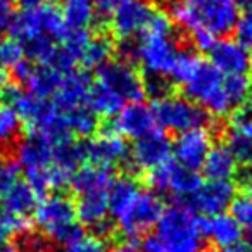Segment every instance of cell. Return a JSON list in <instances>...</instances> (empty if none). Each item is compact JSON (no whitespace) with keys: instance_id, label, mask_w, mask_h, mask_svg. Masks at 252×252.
I'll return each mask as SVG.
<instances>
[{"instance_id":"b9f144b4","label":"cell","mask_w":252,"mask_h":252,"mask_svg":"<svg viewBox=\"0 0 252 252\" xmlns=\"http://www.w3.org/2000/svg\"><path fill=\"white\" fill-rule=\"evenodd\" d=\"M0 220H2L9 235H25L28 231H32L30 230L32 228V220L26 216H7V214H2Z\"/></svg>"},{"instance_id":"ab89813d","label":"cell","mask_w":252,"mask_h":252,"mask_svg":"<svg viewBox=\"0 0 252 252\" xmlns=\"http://www.w3.org/2000/svg\"><path fill=\"white\" fill-rule=\"evenodd\" d=\"M19 171H21V168L14 159L0 156V195L18 182Z\"/></svg>"},{"instance_id":"db71d44e","label":"cell","mask_w":252,"mask_h":252,"mask_svg":"<svg viewBox=\"0 0 252 252\" xmlns=\"http://www.w3.org/2000/svg\"><path fill=\"white\" fill-rule=\"evenodd\" d=\"M244 185H245V190H247L249 195H252V171L247 173V176L244 178Z\"/></svg>"},{"instance_id":"681fc988","label":"cell","mask_w":252,"mask_h":252,"mask_svg":"<svg viewBox=\"0 0 252 252\" xmlns=\"http://www.w3.org/2000/svg\"><path fill=\"white\" fill-rule=\"evenodd\" d=\"M50 4V0H21L23 9H32V7H40V5Z\"/></svg>"},{"instance_id":"7bdbcfd3","label":"cell","mask_w":252,"mask_h":252,"mask_svg":"<svg viewBox=\"0 0 252 252\" xmlns=\"http://www.w3.org/2000/svg\"><path fill=\"white\" fill-rule=\"evenodd\" d=\"M16 16V5L12 0H0V33L9 30Z\"/></svg>"},{"instance_id":"5bb4252c","label":"cell","mask_w":252,"mask_h":252,"mask_svg":"<svg viewBox=\"0 0 252 252\" xmlns=\"http://www.w3.org/2000/svg\"><path fill=\"white\" fill-rule=\"evenodd\" d=\"M211 147H213V133L207 130L206 126L183 131L173 144L175 162H178L183 168L197 171V169L202 168Z\"/></svg>"},{"instance_id":"44dd1931","label":"cell","mask_w":252,"mask_h":252,"mask_svg":"<svg viewBox=\"0 0 252 252\" xmlns=\"http://www.w3.org/2000/svg\"><path fill=\"white\" fill-rule=\"evenodd\" d=\"M202 231L204 237L211 242L213 245L220 249H228L231 245H235L237 242H240L242 238V228L237 221L233 220L231 214L221 213L209 216L206 220H202Z\"/></svg>"},{"instance_id":"8992f818","label":"cell","mask_w":252,"mask_h":252,"mask_svg":"<svg viewBox=\"0 0 252 252\" xmlns=\"http://www.w3.org/2000/svg\"><path fill=\"white\" fill-rule=\"evenodd\" d=\"M66 32L67 28L61 18L59 9L52 4L16 12L14 21L9 26L11 38L21 45L35 42L38 38H52L54 42L59 43Z\"/></svg>"},{"instance_id":"6da1fadb","label":"cell","mask_w":252,"mask_h":252,"mask_svg":"<svg viewBox=\"0 0 252 252\" xmlns=\"http://www.w3.org/2000/svg\"><path fill=\"white\" fill-rule=\"evenodd\" d=\"M238 7L233 0H175L169 18L189 33L207 32L213 36H228L238 21Z\"/></svg>"},{"instance_id":"836d02e7","label":"cell","mask_w":252,"mask_h":252,"mask_svg":"<svg viewBox=\"0 0 252 252\" xmlns=\"http://www.w3.org/2000/svg\"><path fill=\"white\" fill-rule=\"evenodd\" d=\"M228 151L233 154L238 164H252V142L247 140L244 135L237 133L235 130H228L226 144Z\"/></svg>"},{"instance_id":"f35d334b","label":"cell","mask_w":252,"mask_h":252,"mask_svg":"<svg viewBox=\"0 0 252 252\" xmlns=\"http://www.w3.org/2000/svg\"><path fill=\"white\" fill-rule=\"evenodd\" d=\"M19 249L21 252H52V240L47 235L28 231L21 235Z\"/></svg>"},{"instance_id":"9c48e42d","label":"cell","mask_w":252,"mask_h":252,"mask_svg":"<svg viewBox=\"0 0 252 252\" xmlns=\"http://www.w3.org/2000/svg\"><path fill=\"white\" fill-rule=\"evenodd\" d=\"M97 83L121 98L125 104L140 102L145 97L144 78L133 63L128 61H107L97 69Z\"/></svg>"},{"instance_id":"ac0fdd59","label":"cell","mask_w":252,"mask_h":252,"mask_svg":"<svg viewBox=\"0 0 252 252\" xmlns=\"http://www.w3.org/2000/svg\"><path fill=\"white\" fill-rule=\"evenodd\" d=\"M76 221L81 226H88L95 231L97 237H107L111 231V224L107 221L109 202L107 190L100 192H88L78 195V202L74 204Z\"/></svg>"},{"instance_id":"6f0895ef","label":"cell","mask_w":252,"mask_h":252,"mask_svg":"<svg viewBox=\"0 0 252 252\" xmlns=\"http://www.w3.org/2000/svg\"><path fill=\"white\" fill-rule=\"evenodd\" d=\"M251 233H252V231H251ZM251 244H252V238H251Z\"/></svg>"},{"instance_id":"e0dca14e","label":"cell","mask_w":252,"mask_h":252,"mask_svg":"<svg viewBox=\"0 0 252 252\" xmlns=\"http://www.w3.org/2000/svg\"><path fill=\"white\" fill-rule=\"evenodd\" d=\"M130 158V147L121 135L114 131H102L90 142H87V161L94 166L114 168L126 162Z\"/></svg>"},{"instance_id":"ee69618b","label":"cell","mask_w":252,"mask_h":252,"mask_svg":"<svg viewBox=\"0 0 252 252\" xmlns=\"http://www.w3.org/2000/svg\"><path fill=\"white\" fill-rule=\"evenodd\" d=\"M190 38H192V43L197 50L200 52H209V49L213 47V43L216 42V36H213L207 32H193L190 33Z\"/></svg>"},{"instance_id":"30bf717a","label":"cell","mask_w":252,"mask_h":252,"mask_svg":"<svg viewBox=\"0 0 252 252\" xmlns=\"http://www.w3.org/2000/svg\"><path fill=\"white\" fill-rule=\"evenodd\" d=\"M147 183L156 193H169L180 200H189L202 185V178L193 169L168 161L147 173Z\"/></svg>"},{"instance_id":"4dcf8cb0","label":"cell","mask_w":252,"mask_h":252,"mask_svg":"<svg viewBox=\"0 0 252 252\" xmlns=\"http://www.w3.org/2000/svg\"><path fill=\"white\" fill-rule=\"evenodd\" d=\"M67 123V130L71 135L87 138L97 133L98 130V116L88 107L87 104L78 105V107L71 109V111L64 112Z\"/></svg>"},{"instance_id":"277c9868","label":"cell","mask_w":252,"mask_h":252,"mask_svg":"<svg viewBox=\"0 0 252 252\" xmlns=\"http://www.w3.org/2000/svg\"><path fill=\"white\" fill-rule=\"evenodd\" d=\"M223 81L224 76L209 61L199 59L182 87L185 90V97L199 104L207 114L224 118L233 114V111L224 94Z\"/></svg>"},{"instance_id":"9a60e30c","label":"cell","mask_w":252,"mask_h":252,"mask_svg":"<svg viewBox=\"0 0 252 252\" xmlns=\"http://www.w3.org/2000/svg\"><path fill=\"white\" fill-rule=\"evenodd\" d=\"M156 116L154 109L144 102H130L126 104L118 114L114 116L111 123V130L114 133L121 135L123 138H137L151 133L156 130Z\"/></svg>"},{"instance_id":"816d5d0a","label":"cell","mask_w":252,"mask_h":252,"mask_svg":"<svg viewBox=\"0 0 252 252\" xmlns=\"http://www.w3.org/2000/svg\"><path fill=\"white\" fill-rule=\"evenodd\" d=\"M0 252H21L18 244H9V242H4L0 244Z\"/></svg>"},{"instance_id":"4316f807","label":"cell","mask_w":252,"mask_h":252,"mask_svg":"<svg viewBox=\"0 0 252 252\" xmlns=\"http://www.w3.org/2000/svg\"><path fill=\"white\" fill-rule=\"evenodd\" d=\"M237 168L238 162L226 145H213L200 169L207 180H231Z\"/></svg>"},{"instance_id":"3957f363","label":"cell","mask_w":252,"mask_h":252,"mask_svg":"<svg viewBox=\"0 0 252 252\" xmlns=\"http://www.w3.org/2000/svg\"><path fill=\"white\" fill-rule=\"evenodd\" d=\"M156 230L166 252H206L202 218L187 204L176 202L164 207Z\"/></svg>"},{"instance_id":"cb8c5ba5","label":"cell","mask_w":252,"mask_h":252,"mask_svg":"<svg viewBox=\"0 0 252 252\" xmlns=\"http://www.w3.org/2000/svg\"><path fill=\"white\" fill-rule=\"evenodd\" d=\"M57 9L67 30H88L97 19L94 0H59Z\"/></svg>"},{"instance_id":"d6a6232c","label":"cell","mask_w":252,"mask_h":252,"mask_svg":"<svg viewBox=\"0 0 252 252\" xmlns=\"http://www.w3.org/2000/svg\"><path fill=\"white\" fill-rule=\"evenodd\" d=\"M200 57L192 50H182L180 49L178 56H176L175 63H173L171 69H169V81L171 83L182 85L183 81L189 78V74L192 73V69L195 67V64L199 63Z\"/></svg>"},{"instance_id":"e575fe53","label":"cell","mask_w":252,"mask_h":252,"mask_svg":"<svg viewBox=\"0 0 252 252\" xmlns=\"http://www.w3.org/2000/svg\"><path fill=\"white\" fill-rule=\"evenodd\" d=\"M230 214L240 224L242 230L252 231V195H237L230 204Z\"/></svg>"},{"instance_id":"7c38bea8","label":"cell","mask_w":252,"mask_h":252,"mask_svg":"<svg viewBox=\"0 0 252 252\" xmlns=\"http://www.w3.org/2000/svg\"><path fill=\"white\" fill-rule=\"evenodd\" d=\"M173 156V144L164 130H152L151 133L137 138L130 149V158L135 169L138 171H152L159 166L166 164Z\"/></svg>"},{"instance_id":"f6af8a7d","label":"cell","mask_w":252,"mask_h":252,"mask_svg":"<svg viewBox=\"0 0 252 252\" xmlns=\"http://www.w3.org/2000/svg\"><path fill=\"white\" fill-rule=\"evenodd\" d=\"M137 252H166L164 247H162L161 240H159L156 235H151V237H145L144 240L138 244Z\"/></svg>"},{"instance_id":"8d00e7d4","label":"cell","mask_w":252,"mask_h":252,"mask_svg":"<svg viewBox=\"0 0 252 252\" xmlns=\"http://www.w3.org/2000/svg\"><path fill=\"white\" fill-rule=\"evenodd\" d=\"M63 252H105L104 240L97 235H80L76 240L64 245Z\"/></svg>"},{"instance_id":"4fadbf2b","label":"cell","mask_w":252,"mask_h":252,"mask_svg":"<svg viewBox=\"0 0 252 252\" xmlns=\"http://www.w3.org/2000/svg\"><path fill=\"white\" fill-rule=\"evenodd\" d=\"M235 197H237V187L231 180H207L187 200L189 202L187 206L195 214L209 218L224 213Z\"/></svg>"},{"instance_id":"74e56055","label":"cell","mask_w":252,"mask_h":252,"mask_svg":"<svg viewBox=\"0 0 252 252\" xmlns=\"http://www.w3.org/2000/svg\"><path fill=\"white\" fill-rule=\"evenodd\" d=\"M171 81L166 76H156V74H149L147 80H144V92L145 95L152 98V100H159L164 98L166 95L171 94Z\"/></svg>"},{"instance_id":"1f68e13d","label":"cell","mask_w":252,"mask_h":252,"mask_svg":"<svg viewBox=\"0 0 252 252\" xmlns=\"http://www.w3.org/2000/svg\"><path fill=\"white\" fill-rule=\"evenodd\" d=\"M23 128V121L7 104H0V147L16 142Z\"/></svg>"},{"instance_id":"7a4b0ae2","label":"cell","mask_w":252,"mask_h":252,"mask_svg":"<svg viewBox=\"0 0 252 252\" xmlns=\"http://www.w3.org/2000/svg\"><path fill=\"white\" fill-rule=\"evenodd\" d=\"M178 52L180 47L175 36V23L169 14L156 11L145 32L137 40L135 63L140 64L149 74L168 76Z\"/></svg>"},{"instance_id":"7402d4cb","label":"cell","mask_w":252,"mask_h":252,"mask_svg":"<svg viewBox=\"0 0 252 252\" xmlns=\"http://www.w3.org/2000/svg\"><path fill=\"white\" fill-rule=\"evenodd\" d=\"M38 193L26 182H16L9 190L2 193V214L7 216H26L35 211L38 204Z\"/></svg>"},{"instance_id":"bcb514c9","label":"cell","mask_w":252,"mask_h":252,"mask_svg":"<svg viewBox=\"0 0 252 252\" xmlns=\"http://www.w3.org/2000/svg\"><path fill=\"white\" fill-rule=\"evenodd\" d=\"M95 5H97V11L102 12V14H109V12L112 11V7H114L118 2H121V0H94Z\"/></svg>"},{"instance_id":"52a82bcc","label":"cell","mask_w":252,"mask_h":252,"mask_svg":"<svg viewBox=\"0 0 252 252\" xmlns=\"http://www.w3.org/2000/svg\"><path fill=\"white\" fill-rule=\"evenodd\" d=\"M152 109L161 130L171 133L180 135L193 128H204L209 123V114L185 95L169 94L164 98L156 100Z\"/></svg>"},{"instance_id":"60d3db41","label":"cell","mask_w":252,"mask_h":252,"mask_svg":"<svg viewBox=\"0 0 252 252\" xmlns=\"http://www.w3.org/2000/svg\"><path fill=\"white\" fill-rule=\"evenodd\" d=\"M235 40L244 43L245 47L252 45V9L244 11V14L238 16V21L235 25Z\"/></svg>"},{"instance_id":"f1b7e54d","label":"cell","mask_w":252,"mask_h":252,"mask_svg":"<svg viewBox=\"0 0 252 252\" xmlns=\"http://www.w3.org/2000/svg\"><path fill=\"white\" fill-rule=\"evenodd\" d=\"M114 50H116V47L111 36L95 35V36H92L87 45H85L83 52L80 54L78 63H80L85 69H98V67L104 66L107 61H111Z\"/></svg>"},{"instance_id":"f5cc1de1","label":"cell","mask_w":252,"mask_h":252,"mask_svg":"<svg viewBox=\"0 0 252 252\" xmlns=\"http://www.w3.org/2000/svg\"><path fill=\"white\" fill-rule=\"evenodd\" d=\"M235 5L238 7V11L240 9H244V11H247V9H252V0H233Z\"/></svg>"},{"instance_id":"680465c9","label":"cell","mask_w":252,"mask_h":252,"mask_svg":"<svg viewBox=\"0 0 252 252\" xmlns=\"http://www.w3.org/2000/svg\"><path fill=\"white\" fill-rule=\"evenodd\" d=\"M0 43H2V38H0Z\"/></svg>"},{"instance_id":"2e32d148","label":"cell","mask_w":252,"mask_h":252,"mask_svg":"<svg viewBox=\"0 0 252 252\" xmlns=\"http://www.w3.org/2000/svg\"><path fill=\"white\" fill-rule=\"evenodd\" d=\"M209 63L223 76H240L249 71V50L235 38L216 40L209 49Z\"/></svg>"},{"instance_id":"d4e9b609","label":"cell","mask_w":252,"mask_h":252,"mask_svg":"<svg viewBox=\"0 0 252 252\" xmlns=\"http://www.w3.org/2000/svg\"><path fill=\"white\" fill-rule=\"evenodd\" d=\"M140 190V183L131 175H123L119 178L112 180L111 187L107 189L109 214L116 220L126 207L133 202V199L138 195Z\"/></svg>"},{"instance_id":"d6986e66","label":"cell","mask_w":252,"mask_h":252,"mask_svg":"<svg viewBox=\"0 0 252 252\" xmlns=\"http://www.w3.org/2000/svg\"><path fill=\"white\" fill-rule=\"evenodd\" d=\"M90 87H92V80L87 71L73 69L69 73L63 74L59 88H57V92L54 94V97L50 100L63 112L71 111V109L78 107V105L87 104Z\"/></svg>"},{"instance_id":"f907efd6","label":"cell","mask_w":252,"mask_h":252,"mask_svg":"<svg viewBox=\"0 0 252 252\" xmlns=\"http://www.w3.org/2000/svg\"><path fill=\"white\" fill-rule=\"evenodd\" d=\"M7 85H9V76H7V73H5V69L0 67V98L4 97V92H5V88H7Z\"/></svg>"},{"instance_id":"603a6c76","label":"cell","mask_w":252,"mask_h":252,"mask_svg":"<svg viewBox=\"0 0 252 252\" xmlns=\"http://www.w3.org/2000/svg\"><path fill=\"white\" fill-rule=\"evenodd\" d=\"M112 180V169L111 168H102V166H80L71 176L69 187L78 193H88V192H100V190H107L111 187Z\"/></svg>"},{"instance_id":"ffe728a7","label":"cell","mask_w":252,"mask_h":252,"mask_svg":"<svg viewBox=\"0 0 252 252\" xmlns=\"http://www.w3.org/2000/svg\"><path fill=\"white\" fill-rule=\"evenodd\" d=\"M52 144L36 135H28L16 147L14 161L26 173L38 171L52 166Z\"/></svg>"},{"instance_id":"484cf974","label":"cell","mask_w":252,"mask_h":252,"mask_svg":"<svg viewBox=\"0 0 252 252\" xmlns=\"http://www.w3.org/2000/svg\"><path fill=\"white\" fill-rule=\"evenodd\" d=\"M61 80H63V74L59 71L33 63L28 76L23 81V87L30 94L36 95L40 98H52L57 88H59Z\"/></svg>"},{"instance_id":"c3c4849f","label":"cell","mask_w":252,"mask_h":252,"mask_svg":"<svg viewBox=\"0 0 252 252\" xmlns=\"http://www.w3.org/2000/svg\"><path fill=\"white\" fill-rule=\"evenodd\" d=\"M223 252H252V244L251 242H237L235 245H231V247H228V249H224Z\"/></svg>"},{"instance_id":"f546056e","label":"cell","mask_w":252,"mask_h":252,"mask_svg":"<svg viewBox=\"0 0 252 252\" xmlns=\"http://www.w3.org/2000/svg\"><path fill=\"white\" fill-rule=\"evenodd\" d=\"M87 105L97 116L112 118V116L118 114V112L121 111L126 104L119 97H116L112 92H109L105 87H102L100 83L94 81L92 87H90V92H88Z\"/></svg>"},{"instance_id":"83f0119b","label":"cell","mask_w":252,"mask_h":252,"mask_svg":"<svg viewBox=\"0 0 252 252\" xmlns=\"http://www.w3.org/2000/svg\"><path fill=\"white\" fill-rule=\"evenodd\" d=\"M87 161V144L67 138L52 147V164L73 175Z\"/></svg>"},{"instance_id":"11a10c76","label":"cell","mask_w":252,"mask_h":252,"mask_svg":"<svg viewBox=\"0 0 252 252\" xmlns=\"http://www.w3.org/2000/svg\"><path fill=\"white\" fill-rule=\"evenodd\" d=\"M7 237H9V233H7V230H5L4 223H2V220H0V244H4L5 238H7Z\"/></svg>"},{"instance_id":"7dc6e473","label":"cell","mask_w":252,"mask_h":252,"mask_svg":"<svg viewBox=\"0 0 252 252\" xmlns=\"http://www.w3.org/2000/svg\"><path fill=\"white\" fill-rule=\"evenodd\" d=\"M137 247H138V242L126 240V244L116 245V247L109 249V251H105V252H137Z\"/></svg>"},{"instance_id":"9f6ffc18","label":"cell","mask_w":252,"mask_h":252,"mask_svg":"<svg viewBox=\"0 0 252 252\" xmlns=\"http://www.w3.org/2000/svg\"><path fill=\"white\" fill-rule=\"evenodd\" d=\"M249 73H251V81H252V49L249 50Z\"/></svg>"},{"instance_id":"8fae6325","label":"cell","mask_w":252,"mask_h":252,"mask_svg":"<svg viewBox=\"0 0 252 252\" xmlns=\"http://www.w3.org/2000/svg\"><path fill=\"white\" fill-rule=\"evenodd\" d=\"M109 14L112 33L119 40H131L145 32L156 9L151 0H121Z\"/></svg>"},{"instance_id":"5b68a950","label":"cell","mask_w":252,"mask_h":252,"mask_svg":"<svg viewBox=\"0 0 252 252\" xmlns=\"http://www.w3.org/2000/svg\"><path fill=\"white\" fill-rule=\"evenodd\" d=\"M35 223L43 233L57 244L67 245L83 235L81 224L76 221L74 202L64 193H52L38 200L35 211Z\"/></svg>"},{"instance_id":"d590c367","label":"cell","mask_w":252,"mask_h":252,"mask_svg":"<svg viewBox=\"0 0 252 252\" xmlns=\"http://www.w3.org/2000/svg\"><path fill=\"white\" fill-rule=\"evenodd\" d=\"M21 61H25V49L16 40H7L0 43V67L14 69Z\"/></svg>"},{"instance_id":"ba28073f","label":"cell","mask_w":252,"mask_h":252,"mask_svg":"<svg viewBox=\"0 0 252 252\" xmlns=\"http://www.w3.org/2000/svg\"><path fill=\"white\" fill-rule=\"evenodd\" d=\"M162 211H164V202L159 193L152 190H140L133 202L114 221L126 240L138 242V238L156 228Z\"/></svg>"}]
</instances>
